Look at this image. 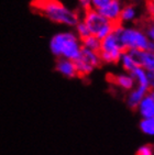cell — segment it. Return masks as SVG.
<instances>
[{
  "label": "cell",
  "instance_id": "6da1fadb",
  "mask_svg": "<svg viewBox=\"0 0 154 155\" xmlns=\"http://www.w3.org/2000/svg\"><path fill=\"white\" fill-rule=\"evenodd\" d=\"M32 8L53 23L74 28L80 20L78 12L66 7L59 0H34Z\"/></svg>",
  "mask_w": 154,
  "mask_h": 155
},
{
  "label": "cell",
  "instance_id": "7a4b0ae2",
  "mask_svg": "<svg viewBox=\"0 0 154 155\" xmlns=\"http://www.w3.org/2000/svg\"><path fill=\"white\" fill-rule=\"evenodd\" d=\"M49 48L55 58H67L75 62L79 58L83 46L74 31L64 30L51 36Z\"/></svg>",
  "mask_w": 154,
  "mask_h": 155
},
{
  "label": "cell",
  "instance_id": "3957f363",
  "mask_svg": "<svg viewBox=\"0 0 154 155\" xmlns=\"http://www.w3.org/2000/svg\"><path fill=\"white\" fill-rule=\"evenodd\" d=\"M113 32L118 34L120 42L126 51L136 50V51H148L150 39L145 32L139 28L125 27L121 23L115 25Z\"/></svg>",
  "mask_w": 154,
  "mask_h": 155
},
{
  "label": "cell",
  "instance_id": "277c9868",
  "mask_svg": "<svg viewBox=\"0 0 154 155\" xmlns=\"http://www.w3.org/2000/svg\"><path fill=\"white\" fill-rule=\"evenodd\" d=\"M80 20L87 25L90 34L97 36L99 40H104L109 34H111L113 32L115 25L117 24L106 20L99 12L94 9L84 11L83 19Z\"/></svg>",
  "mask_w": 154,
  "mask_h": 155
},
{
  "label": "cell",
  "instance_id": "5b68a950",
  "mask_svg": "<svg viewBox=\"0 0 154 155\" xmlns=\"http://www.w3.org/2000/svg\"><path fill=\"white\" fill-rule=\"evenodd\" d=\"M126 50L122 46L118 34L112 32L111 34L101 40L100 50H99V55H100L101 63L104 64H117L120 61L122 53Z\"/></svg>",
  "mask_w": 154,
  "mask_h": 155
},
{
  "label": "cell",
  "instance_id": "8992f818",
  "mask_svg": "<svg viewBox=\"0 0 154 155\" xmlns=\"http://www.w3.org/2000/svg\"><path fill=\"white\" fill-rule=\"evenodd\" d=\"M122 8H123V6H122V2L120 0H110L104 8L98 10V12L109 22L119 23V18H120Z\"/></svg>",
  "mask_w": 154,
  "mask_h": 155
},
{
  "label": "cell",
  "instance_id": "52a82bcc",
  "mask_svg": "<svg viewBox=\"0 0 154 155\" xmlns=\"http://www.w3.org/2000/svg\"><path fill=\"white\" fill-rule=\"evenodd\" d=\"M128 52L134 58L138 66L144 68L148 73L154 71V53L149 51H136V50H130Z\"/></svg>",
  "mask_w": 154,
  "mask_h": 155
},
{
  "label": "cell",
  "instance_id": "ba28073f",
  "mask_svg": "<svg viewBox=\"0 0 154 155\" xmlns=\"http://www.w3.org/2000/svg\"><path fill=\"white\" fill-rule=\"evenodd\" d=\"M55 71L59 75H62L63 77L68 78V79L78 77L75 62L67 60V58H56V61H55Z\"/></svg>",
  "mask_w": 154,
  "mask_h": 155
},
{
  "label": "cell",
  "instance_id": "9c48e42d",
  "mask_svg": "<svg viewBox=\"0 0 154 155\" xmlns=\"http://www.w3.org/2000/svg\"><path fill=\"white\" fill-rule=\"evenodd\" d=\"M110 81L113 85H116L117 87H119L120 89L125 90V91H130L131 89H133L136 87V81H134L133 76L130 73L127 72L111 75Z\"/></svg>",
  "mask_w": 154,
  "mask_h": 155
},
{
  "label": "cell",
  "instance_id": "30bf717a",
  "mask_svg": "<svg viewBox=\"0 0 154 155\" xmlns=\"http://www.w3.org/2000/svg\"><path fill=\"white\" fill-rule=\"evenodd\" d=\"M141 119H154V100L146 94L136 109Z\"/></svg>",
  "mask_w": 154,
  "mask_h": 155
},
{
  "label": "cell",
  "instance_id": "8fae6325",
  "mask_svg": "<svg viewBox=\"0 0 154 155\" xmlns=\"http://www.w3.org/2000/svg\"><path fill=\"white\" fill-rule=\"evenodd\" d=\"M149 93L148 89L142 88V87L136 86L133 89H131L130 91H128V95L126 97V102H127L128 107L130 109L136 110V107L139 106V104L141 102L144 96Z\"/></svg>",
  "mask_w": 154,
  "mask_h": 155
},
{
  "label": "cell",
  "instance_id": "7c38bea8",
  "mask_svg": "<svg viewBox=\"0 0 154 155\" xmlns=\"http://www.w3.org/2000/svg\"><path fill=\"white\" fill-rule=\"evenodd\" d=\"M79 58L85 63H87V64H89L90 66H92L94 68H97L102 64L100 60V55H99L98 52L90 51V50H87V48H82Z\"/></svg>",
  "mask_w": 154,
  "mask_h": 155
},
{
  "label": "cell",
  "instance_id": "4fadbf2b",
  "mask_svg": "<svg viewBox=\"0 0 154 155\" xmlns=\"http://www.w3.org/2000/svg\"><path fill=\"white\" fill-rule=\"evenodd\" d=\"M133 76L134 81H136V86L142 87L145 89L150 90V85H149V75L148 72L142 67H136V68L130 73Z\"/></svg>",
  "mask_w": 154,
  "mask_h": 155
},
{
  "label": "cell",
  "instance_id": "5bb4252c",
  "mask_svg": "<svg viewBox=\"0 0 154 155\" xmlns=\"http://www.w3.org/2000/svg\"><path fill=\"white\" fill-rule=\"evenodd\" d=\"M138 17V11H136L134 6H126L122 8L121 13H120V18H119V23H131Z\"/></svg>",
  "mask_w": 154,
  "mask_h": 155
},
{
  "label": "cell",
  "instance_id": "9a60e30c",
  "mask_svg": "<svg viewBox=\"0 0 154 155\" xmlns=\"http://www.w3.org/2000/svg\"><path fill=\"white\" fill-rule=\"evenodd\" d=\"M119 63L121 64L123 71L127 73H131L136 67H138V64H136L134 58L131 56V54L128 51H125L123 53H122Z\"/></svg>",
  "mask_w": 154,
  "mask_h": 155
},
{
  "label": "cell",
  "instance_id": "2e32d148",
  "mask_svg": "<svg viewBox=\"0 0 154 155\" xmlns=\"http://www.w3.org/2000/svg\"><path fill=\"white\" fill-rule=\"evenodd\" d=\"M82 41V46L84 48H87V50H90V51H95L99 52L100 50V43L101 40H99L97 36L95 35H89L85 39L80 40Z\"/></svg>",
  "mask_w": 154,
  "mask_h": 155
},
{
  "label": "cell",
  "instance_id": "e0dca14e",
  "mask_svg": "<svg viewBox=\"0 0 154 155\" xmlns=\"http://www.w3.org/2000/svg\"><path fill=\"white\" fill-rule=\"evenodd\" d=\"M75 66H76V71H77V76L78 77H87L88 75L92 74L95 68L90 66L89 64L85 63L84 61H82L80 58L75 61Z\"/></svg>",
  "mask_w": 154,
  "mask_h": 155
},
{
  "label": "cell",
  "instance_id": "ac0fdd59",
  "mask_svg": "<svg viewBox=\"0 0 154 155\" xmlns=\"http://www.w3.org/2000/svg\"><path fill=\"white\" fill-rule=\"evenodd\" d=\"M139 129L143 134L154 137V119H141L139 122Z\"/></svg>",
  "mask_w": 154,
  "mask_h": 155
},
{
  "label": "cell",
  "instance_id": "d6986e66",
  "mask_svg": "<svg viewBox=\"0 0 154 155\" xmlns=\"http://www.w3.org/2000/svg\"><path fill=\"white\" fill-rule=\"evenodd\" d=\"M74 32L76 33V35L78 36L80 40H83V39H85V38H87V36L92 35L88 30V28H87V25L84 23L82 20H79V22L74 27Z\"/></svg>",
  "mask_w": 154,
  "mask_h": 155
},
{
  "label": "cell",
  "instance_id": "ffe728a7",
  "mask_svg": "<svg viewBox=\"0 0 154 155\" xmlns=\"http://www.w3.org/2000/svg\"><path fill=\"white\" fill-rule=\"evenodd\" d=\"M154 150L150 144H143L140 145L136 150V155H153Z\"/></svg>",
  "mask_w": 154,
  "mask_h": 155
},
{
  "label": "cell",
  "instance_id": "44dd1931",
  "mask_svg": "<svg viewBox=\"0 0 154 155\" xmlns=\"http://www.w3.org/2000/svg\"><path fill=\"white\" fill-rule=\"evenodd\" d=\"M109 1L110 0H92V9L98 11L101 8H104Z\"/></svg>",
  "mask_w": 154,
  "mask_h": 155
},
{
  "label": "cell",
  "instance_id": "7402d4cb",
  "mask_svg": "<svg viewBox=\"0 0 154 155\" xmlns=\"http://www.w3.org/2000/svg\"><path fill=\"white\" fill-rule=\"evenodd\" d=\"M145 34L148 35V38L150 39V41H153L154 42V19L148 24V27L146 29L144 30Z\"/></svg>",
  "mask_w": 154,
  "mask_h": 155
},
{
  "label": "cell",
  "instance_id": "603a6c76",
  "mask_svg": "<svg viewBox=\"0 0 154 155\" xmlns=\"http://www.w3.org/2000/svg\"><path fill=\"white\" fill-rule=\"evenodd\" d=\"M78 3L84 11L92 9V0H78Z\"/></svg>",
  "mask_w": 154,
  "mask_h": 155
},
{
  "label": "cell",
  "instance_id": "cb8c5ba5",
  "mask_svg": "<svg viewBox=\"0 0 154 155\" xmlns=\"http://www.w3.org/2000/svg\"><path fill=\"white\" fill-rule=\"evenodd\" d=\"M149 75V85H150V89L154 90V71L153 72L148 73Z\"/></svg>",
  "mask_w": 154,
  "mask_h": 155
},
{
  "label": "cell",
  "instance_id": "d4e9b609",
  "mask_svg": "<svg viewBox=\"0 0 154 155\" xmlns=\"http://www.w3.org/2000/svg\"><path fill=\"white\" fill-rule=\"evenodd\" d=\"M148 11L152 17H154V0L148 3Z\"/></svg>",
  "mask_w": 154,
  "mask_h": 155
},
{
  "label": "cell",
  "instance_id": "484cf974",
  "mask_svg": "<svg viewBox=\"0 0 154 155\" xmlns=\"http://www.w3.org/2000/svg\"><path fill=\"white\" fill-rule=\"evenodd\" d=\"M148 51L149 52H152V53H154V42L153 41H150V44H149Z\"/></svg>",
  "mask_w": 154,
  "mask_h": 155
},
{
  "label": "cell",
  "instance_id": "4316f807",
  "mask_svg": "<svg viewBox=\"0 0 154 155\" xmlns=\"http://www.w3.org/2000/svg\"><path fill=\"white\" fill-rule=\"evenodd\" d=\"M148 94H149L150 96H151V98L154 100V90H153V89H150V90H149V93H148Z\"/></svg>",
  "mask_w": 154,
  "mask_h": 155
}]
</instances>
